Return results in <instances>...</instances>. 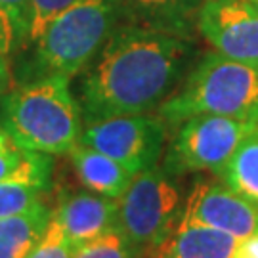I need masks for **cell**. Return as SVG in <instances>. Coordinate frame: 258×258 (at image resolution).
Returning <instances> with one entry per match:
<instances>
[{"label":"cell","mask_w":258,"mask_h":258,"mask_svg":"<svg viewBox=\"0 0 258 258\" xmlns=\"http://www.w3.org/2000/svg\"><path fill=\"white\" fill-rule=\"evenodd\" d=\"M191 40L122 21L83 71V124L159 109L187 75Z\"/></svg>","instance_id":"cell-1"},{"label":"cell","mask_w":258,"mask_h":258,"mask_svg":"<svg viewBox=\"0 0 258 258\" xmlns=\"http://www.w3.org/2000/svg\"><path fill=\"white\" fill-rule=\"evenodd\" d=\"M120 23V0H79L16 57V83L46 77H65L71 81L92 63Z\"/></svg>","instance_id":"cell-2"},{"label":"cell","mask_w":258,"mask_h":258,"mask_svg":"<svg viewBox=\"0 0 258 258\" xmlns=\"http://www.w3.org/2000/svg\"><path fill=\"white\" fill-rule=\"evenodd\" d=\"M0 128L27 151L69 153L83 132V115L69 79L46 77L4 92L0 96Z\"/></svg>","instance_id":"cell-3"},{"label":"cell","mask_w":258,"mask_h":258,"mask_svg":"<svg viewBox=\"0 0 258 258\" xmlns=\"http://www.w3.org/2000/svg\"><path fill=\"white\" fill-rule=\"evenodd\" d=\"M157 115L168 130L195 115H220L258 124V67L209 52L159 105Z\"/></svg>","instance_id":"cell-4"},{"label":"cell","mask_w":258,"mask_h":258,"mask_svg":"<svg viewBox=\"0 0 258 258\" xmlns=\"http://www.w3.org/2000/svg\"><path fill=\"white\" fill-rule=\"evenodd\" d=\"M256 122L220 115H195L172 126L165 148L163 168L170 176L189 172L222 174L239 144L256 128Z\"/></svg>","instance_id":"cell-5"},{"label":"cell","mask_w":258,"mask_h":258,"mask_svg":"<svg viewBox=\"0 0 258 258\" xmlns=\"http://www.w3.org/2000/svg\"><path fill=\"white\" fill-rule=\"evenodd\" d=\"M180 214V191L165 168H148L134 176L119 199V230L149 254L170 235Z\"/></svg>","instance_id":"cell-6"},{"label":"cell","mask_w":258,"mask_h":258,"mask_svg":"<svg viewBox=\"0 0 258 258\" xmlns=\"http://www.w3.org/2000/svg\"><path fill=\"white\" fill-rule=\"evenodd\" d=\"M168 126L159 115H120L83 124L81 144L115 159L138 174L157 166L166 148Z\"/></svg>","instance_id":"cell-7"},{"label":"cell","mask_w":258,"mask_h":258,"mask_svg":"<svg viewBox=\"0 0 258 258\" xmlns=\"http://www.w3.org/2000/svg\"><path fill=\"white\" fill-rule=\"evenodd\" d=\"M197 33L214 52L258 67V14L243 0H203Z\"/></svg>","instance_id":"cell-8"},{"label":"cell","mask_w":258,"mask_h":258,"mask_svg":"<svg viewBox=\"0 0 258 258\" xmlns=\"http://www.w3.org/2000/svg\"><path fill=\"white\" fill-rule=\"evenodd\" d=\"M180 222L211 226L243 241L258 235V207L226 184L197 182L185 201Z\"/></svg>","instance_id":"cell-9"},{"label":"cell","mask_w":258,"mask_h":258,"mask_svg":"<svg viewBox=\"0 0 258 258\" xmlns=\"http://www.w3.org/2000/svg\"><path fill=\"white\" fill-rule=\"evenodd\" d=\"M52 218L75 250L103 233L119 230V199L96 191L61 194Z\"/></svg>","instance_id":"cell-10"},{"label":"cell","mask_w":258,"mask_h":258,"mask_svg":"<svg viewBox=\"0 0 258 258\" xmlns=\"http://www.w3.org/2000/svg\"><path fill=\"white\" fill-rule=\"evenodd\" d=\"M203 0H120L122 21L191 40Z\"/></svg>","instance_id":"cell-11"},{"label":"cell","mask_w":258,"mask_h":258,"mask_svg":"<svg viewBox=\"0 0 258 258\" xmlns=\"http://www.w3.org/2000/svg\"><path fill=\"white\" fill-rule=\"evenodd\" d=\"M239 241L203 224L180 222L149 258H231Z\"/></svg>","instance_id":"cell-12"},{"label":"cell","mask_w":258,"mask_h":258,"mask_svg":"<svg viewBox=\"0 0 258 258\" xmlns=\"http://www.w3.org/2000/svg\"><path fill=\"white\" fill-rule=\"evenodd\" d=\"M69 157L75 174L83 182L84 187L105 197L120 199L136 176L115 159L88 146H83L81 142L69 151Z\"/></svg>","instance_id":"cell-13"},{"label":"cell","mask_w":258,"mask_h":258,"mask_svg":"<svg viewBox=\"0 0 258 258\" xmlns=\"http://www.w3.org/2000/svg\"><path fill=\"white\" fill-rule=\"evenodd\" d=\"M52 222L48 203L21 214L0 218V258H27Z\"/></svg>","instance_id":"cell-14"},{"label":"cell","mask_w":258,"mask_h":258,"mask_svg":"<svg viewBox=\"0 0 258 258\" xmlns=\"http://www.w3.org/2000/svg\"><path fill=\"white\" fill-rule=\"evenodd\" d=\"M54 159L48 153L27 151L14 142L0 151V182L27 184L50 191Z\"/></svg>","instance_id":"cell-15"},{"label":"cell","mask_w":258,"mask_h":258,"mask_svg":"<svg viewBox=\"0 0 258 258\" xmlns=\"http://www.w3.org/2000/svg\"><path fill=\"white\" fill-rule=\"evenodd\" d=\"M220 176L230 189L258 207V126L241 142Z\"/></svg>","instance_id":"cell-16"},{"label":"cell","mask_w":258,"mask_h":258,"mask_svg":"<svg viewBox=\"0 0 258 258\" xmlns=\"http://www.w3.org/2000/svg\"><path fill=\"white\" fill-rule=\"evenodd\" d=\"M31 19V0H0V35L12 59L29 46Z\"/></svg>","instance_id":"cell-17"},{"label":"cell","mask_w":258,"mask_h":258,"mask_svg":"<svg viewBox=\"0 0 258 258\" xmlns=\"http://www.w3.org/2000/svg\"><path fill=\"white\" fill-rule=\"evenodd\" d=\"M46 194L35 185L0 182V218L37 209L46 203Z\"/></svg>","instance_id":"cell-18"},{"label":"cell","mask_w":258,"mask_h":258,"mask_svg":"<svg viewBox=\"0 0 258 258\" xmlns=\"http://www.w3.org/2000/svg\"><path fill=\"white\" fill-rule=\"evenodd\" d=\"M140 252L130 243L120 230H113L103 233L94 241L84 243L83 247L75 250L73 258H142Z\"/></svg>","instance_id":"cell-19"},{"label":"cell","mask_w":258,"mask_h":258,"mask_svg":"<svg viewBox=\"0 0 258 258\" xmlns=\"http://www.w3.org/2000/svg\"><path fill=\"white\" fill-rule=\"evenodd\" d=\"M79 0H31L33 19H31V35H29V46L37 40L42 31L54 21L59 14L75 6ZM27 46V48H29ZM25 48V50H27Z\"/></svg>","instance_id":"cell-20"},{"label":"cell","mask_w":258,"mask_h":258,"mask_svg":"<svg viewBox=\"0 0 258 258\" xmlns=\"http://www.w3.org/2000/svg\"><path fill=\"white\" fill-rule=\"evenodd\" d=\"M73 254L75 249L52 218L44 237L38 241V245L29 252L27 258H73Z\"/></svg>","instance_id":"cell-21"},{"label":"cell","mask_w":258,"mask_h":258,"mask_svg":"<svg viewBox=\"0 0 258 258\" xmlns=\"http://www.w3.org/2000/svg\"><path fill=\"white\" fill-rule=\"evenodd\" d=\"M10 83H12V57L0 35V96L10 88Z\"/></svg>","instance_id":"cell-22"},{"label":"cell","mask_w":258,"mask_h":258,"mask_svg":"<svg viewBox=\"0 0 258 258\" xmlns=\"http://www.w3.org/2000/svg\"><path fill=\"white\" fill-rule=\"evenodd\" d=\"M231 258H258V235L239 241Z\"/></svg>","instance_id":"cell-23"},{"label":"cell","mask_w":258,"mask_h":258,"mask_svg":"<svg viewBox=\"0 0 258 258\" xmlns=\"http://www.w3.org/2000/svg\"><path fill=\"white\" fill-rule=\"evenodd\" d=\"M243 2H247L250 8H252L258 14V0H243Z\"/></svg>","instance_id":"cell-24"}]
</instances>
